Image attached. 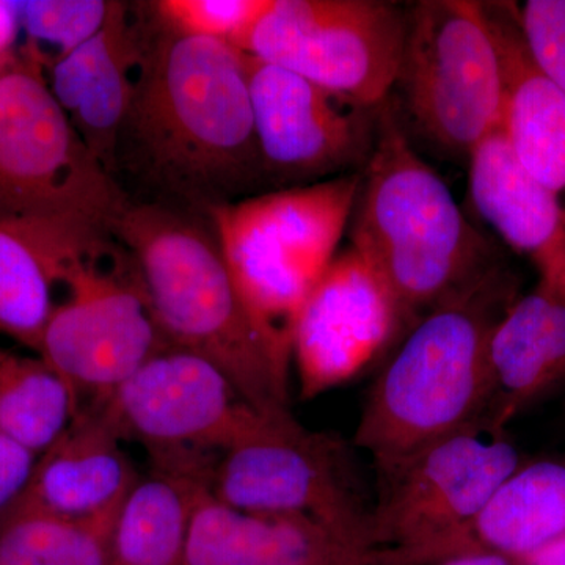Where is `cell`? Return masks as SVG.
I'll use <instances>...</instances> for the list:
<instances>
[{
  "instance_id": "1",
  "label": "cell",
  "mask_w": 565,
  "mask_h": 565,
  "mask_svg": "<svg viewBox=\"0 0 565 565\" xmlns=\"http://www.w3.org/2000/svg\"><path fill=\"white\" fill-rule=\"evenodd\" d=\"M156 22L118 139L117 177H131L151 193L148 202L203 214L255 195L269 182L253 128L244 52Z\"/></svg>"
},
{
  "instance_id": "2",
  "label": "cell",
  "mask_w": 565,
  "mask_h": 565,
  "mask_svg": "<svg viewBox=\"0 0 565 565\" xmlns=\"http://www.w3.org/2000/svg\"><path fill=\"white\" fill-rule=\"evenodd\" d=\"M114 237L139 267L169 348L214 364L262 414H291V353L275 343L245 303L206 214L131 199Z\"/></svg>"
},
{
  "instance_id": "3",
  "label": "cell",
  "mask_w": 565,
  "mask_h": 565,
  "mask_svg": "<svg viewBox=\"0 0 565 565\" xmlns=\"http://www.w3.org/2000/svg\"><path fill=\"white\" fill-rule=\"evenodd\" d=\"M129 202L71 125L46 71L18 50L0 77V230L54 275L68 256L114 237Z\"/></svg>"
},
{
  "instance_id": "4",
  "label": "cell",
  "mask_w": 565,
  "mask_h": 565,
  "mask_svg": "<svg viewBox=\"0 0 565 565\" xmlns=\"http://www.w3.org/2000/svg\"><path fill=\"white\" fill-rule=\"evenodd\" d=\"M516 297L514 274L500 263L416 319L375 379L353 445L375 465L392 462L482 422L487 343Z\"/></svg>"
},
{
  "instance_id": "5",
  "label": "cell",
  "mask_w": 565,
  "mask_h": 565,
  "mask_svg": "<svg viewBox=\"0 0 565 565\" xmlns=\"http://www.w3.org/2000/svg\"><path fill=\"white\" fill-rule=\"evenodd\" d=\"M348 233L388 282L411 327L501 263L444 178L415 150L388 102L379 111Z\"/></svg>"
},
{
  "instance_id": "6",
  "label": "cell",
  "mask_w": 565,
  "mask_h": 565,
  "mask_svg": "<svg viewBox=\"0 0 565 565\" xmlns=\"http://www.w3.org/2000/svg\"><path fill=\"white\" fill-rule=\"evenodd\" d=\"M359 191L360 172L255 193L206 214L245 303L289 353L294 322L340 252Z\"/></svg>"
},
{
  "instance_id": "7",
  "label": "cell",
  "mask_w": 565,
  "mask_h": 565,
  "mask_svg": "<svg viewBox=\"0 0 565 565\" xmlns=\"http://www.w3.org/2000/svg\"><path fill=\"white\" fill-rule=\"evenodd\" d=\"M405 10L390 106L407 134L467 163L504 117L503 54L486 2L422 0Z\"/></svg>"
},
{
  "instance_id": "8",
  "label": "cell",
  "mask_w": 565,
  "mask_h": 565,
  "mask_svg": "<svg viewBox=\"0 0 565 565\" xmlns=\"http://www.w3.org/2000/svg\"><path fill=\"white\" fill-rule=\"evenodd\" d=\"M62 299L39 355L77 405L103 403L156 353L169 348L151 313L139 267L115 237L74 253L55 269Z\"/></svg>"
},
{
  "instance_id": "9",
  "label": "cell",
  "mask_w": 565,
  "mask_h": 565,
  "mask_svg": "<svg viewBox=\"0 0 565 565\" xmlns=\"http://www.w3.org/2000/svg\"><path fill=\"white\" fill-rule=\"evenodd\" d=\"M522 465L504 434L478 422L414 455L377 463L375 565H427Z\"/></svg>"
},
{
  "instance_id": "10",
  "label": "cell",
  "mask_w": 565,
  "mask_h": 565,
  "mask_svg": "<svg viewBox=\"0 0 565 565\" xmlns=\"http://www.w3.org/2000/svg\"><path fill=\"white\" fill-rule=\"evenodd\" d=\"M102 405L122 440L139 441L154 467L210 470L289 415L253 408L214 364L167 348L141 364Z\"/></svg>"
},
{
  "instance_id": "11",
  "label": "cell",
  "mask_w": 565,
  "mask_h": 565,
  "mask_svg": "<svg viewBox=\"0 0 565 565\" xmlns=\"http://www.w3.org/2000/svg\"><path fill=\"white\" fill-rule=\"evenodd\" d=\"M407 10L384 0H273L239 51L313 82L353 106L388 102Z\"/></svg>"
},
{
  "instance_id": "12",
  "label": "cell",
  "mask_w": 565,
  "mask_h": 565,
  "mask_svg": "<svg viewBox=\"0 0 565 565\" xmlns=\"http://www.w3.org/2000/svg\"><path fill=\"white\" fill-rule=\"evenodd\" d=\"M210 492L247 514L307 516L353 548L377 553L373 508L353 486L344 446L292 416L223 452L212 468Z\"/></svg>"
},
{
  "instance_id": "13",
  "label": "cell",
  "mask_w": 565,
  "mask_h": 565,
  "mask_svg": "<svg viewBox=\"0 0 565 565\" xmlns=\"http://www.w3.org/2000/svg\"><path fill=\"white\" fill-rule=\"evenodd\" d=\"M253 128L275 189L362 172L381 107L353 106L299 74L245 54Z\"/></svg>"
},
{
  "instance_id": "14",
  "label": "cell",
  "mask_w": 565,
  "mask_h": 565,
  "mask_svg": "<svg viewBox=\"0 0 565 565\" xmlns=\"http://www.w3.org/2000/svg\"><path fill=\"white\" fill-rule=\"evenodd\" d=\"M411 329L388 282L351 244L341 248L297 315L292 367L300 396L316 399L363 373Z\"/></svg>"
},
{
  "instance_id": "15",
  "label": "cell",
  "mask_w": 565,
  "mask_h": 565,
  "mask_svg": "<svg viewBox=\"0 0 565 565\" xmlns=\"http://www.w3.org/2000/svg\"><path fill=\"white\" fill-rule=\"evenodd\" d=\"M156 25L150 3L111 2L102 31L46 71L52 95L71 125L117 180L118 139Z\"/></svg>"
},
{
  "instance_id": "16",
  "label": "cell",
  "mask_w": 565,
  "mask_h": 565,
  "mask_svg": "<svg viewBox=\"0 0 565 565\" xmlns=\"http://www.w3.org/2000/svg\"><path fill=\"white\" fill-rule=\"evenodd\" d=\"M122 441L102 405H79L66 429L36 456L28 484L7 512L81 519L120 504L140 476Z\"/></svg>"
},
{
  "instance_id": "17",
  "label": "cell",
  "mask_w": 565,
  "mask_h": 565,
  "mask_svg": "<svg viewBox=\"0 0 565 565\" xmlns=\"http://www.w3.org/2000/svg\"><path fill=\"white\" fill-rule=\"evenodd\" d=\"M467 166L476 214L565 302V223L552 196L522 169L501 129L476 148Z\"/></svg>"
},
{
  "instance_id": "18",
  "label": "cell",
  "mask_w": 565,
  "mask_h": 565,
  "mask_svg": "<svg viewBox=\"0 0 565 565\" xmlns=\"http://www.w3.org/2000/svg\"><path fill=\"white\" fill-rule=\"evenodd\" d=\"M489 403L482 422L505 426L565 379V302L537 282L500 316L487 343Z\"/></svg>"
},
{
  "instance_id": "19",
  "label": "cell",
  "mask_w": 565,
  "mask_h": 565,
  "mask_svg": "<svg viewBox=\"0 0 565 565\" xmlns=\"http://www.w3.org/2000/svg\"><path fill=\"white\" fill-rule=\"evenodd\" d=\"M377 557L307 516L247 514L210 492L193 516L185 565H375Z\"/></svg>"
},
{
  "instance_id": "20",
  "label": "cell",
  "mask_w": 565,
  "mask_h": 565,
  "mask_svg": "<svg viewBox=\"0 0 565 565\" xmlns=\"http://www.w3.org/2000/svg\"><path fill=\"white\" fill-rule=\"evenodd\" d=\"M503 54V131L522 169L555 202L565 223V95L541 73L520 35L512 2H486Z\"/></svg>"
},
{
  "instance_id": "21",
  "label": "cell",
  "mask_w": 565,
  "mask_h": 565,
  "mask_svg": "<svg viewBox=\"0 0 565 565\" xmlns=\"http://www.w3.org/2000/svg\"><path fill=\"white\" fill-rule=\"evenodd\" d=\"M565 534V463H522L468 525L438 546L430 564L489 550L523 561Z\"/></svg>"
},
{
  "instance_id": "22",
  "label": "cell",
  "mask_w": 565,
  "mask_h": 565,
  "mask_svg": "<svg viewBox=\"0 0 565 565\" xmlns=\"http://www.w3.org/2000/svg\"><path fill=\"white\" fill-rule=\"evenodd\" d=\"M210 478L154 467L122 498L111 530V565H185L193 516Z\"/></svg>"
},
{
  "instance_id": "23",
  "label": "cell",
  "mask_w": 565,
  "mask_h": 565,
  "mask_svg": "<svg viewBox=\"0 0 565 565\" xmlns=\"http://www.w3.org/2000/svg\"><path fill=\"white\" fill-rule=\"evenodd\" d=\"M77 407L70 386L40 355L0 343V430L11 440L40 456Z\"/></svg>"
},
{
  "instance_id": "24",
  "label": "cell",
  "mask_w": 565,
  "mask_h": 565,
  "mask_svg": "<svg viewBox=\"0 0 565 565\" xmlns=\"http://www.w3.org/2000/svg\"><path fill=\"white\" fill-rule=\"evenodd\" d=\"M120 504L81 519L7 512L0 519V565H111Z\"/></svg>"
},
{
  "instance_id": "25",
  "label": "cell",
  "mask_w": 565,
  "mask_h": 565,
  "mask_svg": "<svg viewBox=\"0 0 565 565\" xmlns=\"http://www.w3.org/2000/svg\"><path fill=\"white\" fill-rule=\"evenodd\" d=\"M57 281L46 263L0 230V337L39 355L44 330L57 302Z\"/></svg>"
},
{
  "instance_id": "26",
  "label": "cell",
  "mask_w": 565,
  "mask_h": 565,
  "mask_svg": "<svg viewBox=\"0 0 565 565\" xmlns=\"http://www.w3.org/2000/svg\"><path fill=\"white\" fill-rule=\"evenodd\" d=\"M111 2L104 0H29L20 2L21 50L44 71L102 31Z\"/></svg>"
},
{
  "instance_id": "27",
  "label": "cell",
  "mask_w": 565,
  "mask_h": 565,
  "mask_svg": "<svg viewBox=\"0 0 565 565\" xmlns=\"http://www.w3.org/2000/svg\"><path fill=\"white\" fill-rule=\"evenodd\" d=\"M270 3L273 0H158L150 6L169 31L222 41L239 50Z\"/></svg>"
},
{
  "instance_id": "28",
  "label": "cell",
  "mask_w": 565,
  "mask_h": 565,
  "mask_svg": "<svg viewBox=\"0 0 565 565\" xmlns=\"http://www.w3.org/2000/svg\"><path fill=\"white\" fill-rule=\"evenodd\" d=\"M514 6L531 61L565 95V0H526Z\"/></svg>"
},
{
  "instance_id": "29",
  "label": "cell",
  "mask_w": 565,
  "mask_h": 565,
  "mask_svg": "<svg viewBox=\"0 0 565 565\" xmlns=\"http://www.w3.org/2000/svg\"><path fill=\"white\" fill-rule=\"evenodd\" d=\"M36 456L0 430V519L28 484Z\"/></svg>"
},
{
  "instance_id": "30",
  "label": "cell",
  "mask_w": 565,
  "mask_h": 565,
  "mask_svg": "<svg viewBox=\"0 0 565 565\" xmlns=\"http://www.w3.org/2000/svg\"><path fill=\"white\" fill-rule=\"evenodd\" d=\"M22 32L20 2L0 0V55L14 50Z\"/></svg>"
},
{
  "instance_id": "31",
  "label": "cell",
  "mask_w": 565,
  "mask_h": 565,
  "mask_svg": "<svg viewBox=\"0 0 565 565\" xmlns=\"http://www.w3.org/2000/svg\"><path fill=\"white\" fill-rule=\"evenodd\" d=\"M429 565H522V563L514 557L489 552V550H471V552L444 557Z\"/></svg>"
},
{
  "instance_id": "32",
  "label": "cell",
  "mask_w": 565,
  "mask_h": 565,
  "mask_svg": "<svg viewBox=\"0 0 565 565\" xmlns=\"http://www.w3.org/2000/svg\"><path fill=\"white\" fill-rule=\"evenodd\" d=\"M18 58V50L13 52H9V54L0 55V77L7 73L13 66V63L17 62Z\"/></svg>"
}]
</instances>
